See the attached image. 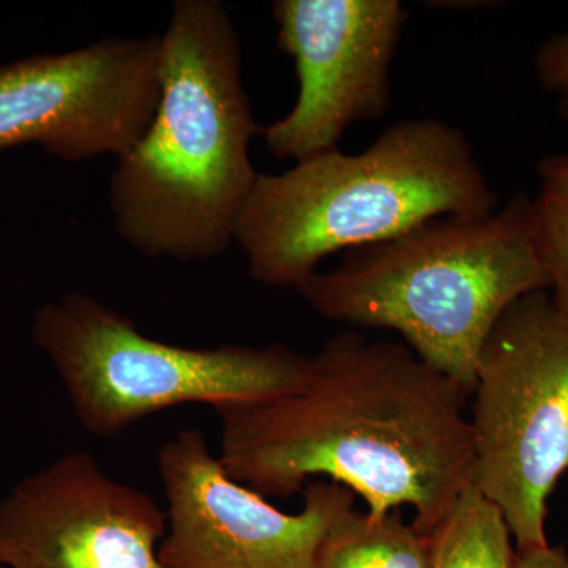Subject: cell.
Wrapping results in <instances>:
<instances>
[{"label":"cell","mask_w":568,"mask_h":568,"mask_svg":"<svg viewBox=\"0 0 568 568\" xmlns=\"http://www.w3.org/2000/svg\"><path fill=\"white\" fill-rule=\"evenodd\" d=\"M469 395L403 343L342 332L310 357L301 387L215 410L219 458L261 496L335 481L372 517L409 507L428 536L474 484Z\"/></svg>","instance_id":"cell-1"},{"label":"cell","mask_w":568,"mask_h":568,"mask_svg":"<svg viewBox=\"0 0 568 568\" xmlns=\"http://www.w3.org/2000/svg\"><path fill=\"white\" fill-rule=\"evenodd\" d=\"M160 95L144 134L118 159L110 209L144 256L192 263L230 248L257 173L260 136L242 51L219 0H178L159 44Z\"/></svg>","instance_id":"cell-2"},{"label":"cell","mask_w":568,"mask_h":568,"mask_svg":"<svg viewBox=\"0 0 568 568\" xmlns=\"http://www.w3.org/2000/svg\"><path fill=\"white\" fill-rule=\"evenodd\" d=\"M295 290L325 320L396 332L470 392L497 320L525 295L549 291L534 197L518 193L488 215L437 216L349 250Z\"/></svg>","instance_id":"cell-3"},{"label":"cell","mask_w":568,"mask_h":568,"mask_svg":"<svg viewBox=\"0 0 568 568\" xmlns=\"http://www.w3.org/2000/svg\"><path fill=\"white\" fill-rule=\"evenodd\" d=\"M466 134L437 119L388 126L361 153L335 151L257 175L234 242L256 282L297 287L336 252L379 244L437 216L497 211Z\"/></svg>","instance_id":"cell-4"},{"label":"cell","mask_w":568,"mask_h":568,"mask_svg":"<svg viewBox=\"0 0 568 568\" xmlns=\"http://www.w3.org/2000/svg\"><path fill=\"white\" fill-rule=\"evenodd\" d=\"M32 339L54 366L82 428L104 437L174 406L216 410L290 394L310 369V357L284 345L159 342L82 293L40 306Z\"/></svg>","instance_id":"cell-5"},{"label":"cell","mask_w":568,"mask_h":568,"mask_svg":"<svg viewBox=\"0 0 568 568\" xmlns=\"http://www.w3.org/2000/svg\"><path fill=\"white\" fill-rule=\"evenodd\" d=\"M474 485L518 552L547 547L548 499L568 470V323L548 291L497 320L474 373Z\"/></svg>","instance_id":"cell-6"},{"label":"cell","mask_w":568,"mask_h":568,"mask_svg":"<svg viewBox=\"0 0 568 568\" xmlns=\"http://www.w3.org/2000/svg\"><path fill=\"white\" fill-rule=\"evenodd\" d=\"M159 473L168 504L164 568H313L327 530L355 507L351 489L313 480L301 510H280L234 480L197 429L163 444Z\"/></svg>","instance_id":"cell-7"},{"label":"cell","mask_w":568,"mask_h":568,"mask_svg":"<svg viewBox=\"0 0 568 568\" xmlns=\"http://www.w3.org/2000/svg\"><path fill=\"white\" fill-rule=\"evenodd\" d=\"M280 50L293 58L297 100L261 126L276 160L304 162L335 151L347 130L390 106V69L407 10L399 0H276Z\"/></svg>","instance_id":"cell-8"},{"label":"cell","mask_w":568,"mask_h":568,"mask_svg":"<svg viewBox=\"0 0 568 568\" xmlns=\"http://www.w3.org/2000/svg\"><path fill=\"white\" fill-rule=\"evenodd\" d=\"M159 44L106 39L0 67V152L39 144L63 162L119 159L155 114Z\"/></svg>","instance_id":"cell-9"},{"label":"cell","mask_w":568,"mask_h":568,"mask_svg":"<svg viewBox=\"0 0 568 568\" xmlns=\"http://www.w3.org/2000/svg\"><path fill=\"white\" fill-rule=\"evenodd\" d=\"M166 511L78 450L21 478L0 499L7 568H164Z\"/></svg>","instance_id":"cell-10"},{"label":"cell","mask_w":568,"mask_h":568,"mask_svg":"<svg viewBox=\"0 0 568 568\" xmlns=\"http://www.w3.org/2000/svg\"><path fill=\"white\" fill-rule=\"evenodd\" d=\"M313 568H429L426 537L398 510L372 517L354 507L327 530Z\"/></svg>","instance_id":"cell-11"},{"label":"cell","mask_w":568,"mask_h":568,"mask_svg":"<svg viewBox=\"0 0 568 568\" xmlns=\"http://www.w3.org/2000/svg\"><path fill=\"white\" fill-rule=\"evenodd\" d=\"M426 537L429 568H514L506 518L470 485Z\"/></svg>","instance_id":"cell-12"},{"label":"cell","mask_w":568,"mask_h":568,"mask_svg":"<svg viewBox=\"0 0 568 568\" xmlns=\"http://www.w3.org/2000/svg\"><path fill=\"white\" fill-rule=\"evenodd\" d=\"M538 241L549 276V297L568 323V203L538 193Z\"/></svg>","instance_id":"cell-13"},{"label":"cell","mask_w":568,"mask_h":568,"mask_svg":"<svg viewBox=\"0 0 568 568\" xmlns=\"http://www.w3.org/2000/svg\"><path fill=\"white\" fill-rule=\"evenodd\" d=\"M537 80L547 92L568 91V32L549 37L536 54Z\"/></svg>","instance_id":"cell-14"},{"label":"cell","mask_w":568,"mask_h":568,"mask_svg":"<svg viewBox=\"0 0 568 568\" xmlns=\"http://www.w3.org/2000/svg\"><path fill=\"white\" fill-rule=\"evenodd\" d=\"M559 99L560 115L568 122V91ZM537 173L541 182L540 193L568 203V149L541 160Z\"/></svg>","instance_id":"cell-15"},{"label":"cell","mask_w":568,"mask_h":568,"mask_svg":"<svg viewBox=\"0 0 568 568\" xmlns=\"http://www.w3.org/2000/svg\"><path fill=\"white\" fill-rule=\"evenodd\" d=\"M514 568H568V556L562 548L547 545L544 548L518 552Z\"/></svg>","instance_id":"cell-16"},{"label":"cell","mask_w":568,"mask_h":568,"mask_svg":"<svg viewBox=\"0 0 568 568\" xmlns=\"http://www.w3.org/2000/svg\"><path fill=\"white\" fill-rule=\"evenodd\" d=\"M0 568H7L6 566H3L2 560H0Z\"/></svg>","instance_id":"cell-17"}]
</instances>
